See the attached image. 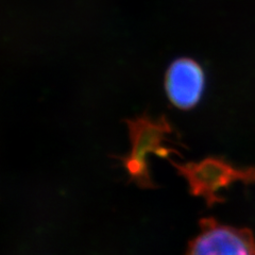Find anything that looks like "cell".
Segmentation results:
<instances>
[{"mask_svg":"<svg viewBox=\"0 0 255 255\" xmlns=\"http://www.w3.org/2000/svg\"><path fill=\"white\" fill-rule=\"evenodd\" d=\"M132 148L130 154L123 158V163L132 180L140 187H152L149 168L148 156L157 154L168 156L172 149L168 147L171 129L164 118L152 119L148 116L128 121Z\"/></svg>","mask_w":255,"mask_h":255,"instance_id":"6da1fadb","label":"cell"},{"mask_svg":"<svg viewBox=\"0 0 255 255\" xmlns=\"http://www.w3.org/2000/svg\"><path fill=\"white\" fill-rule=\"evenodd\" d=\"M184 177L191 191L196 196L206 199L207 202L220 201L218 191L234 181L254 182L253 169H238L231 164L217 158H207L199 163L174 164Z\"/></svg>","mask_w":255,"mask_h":255,"instance_id":"7a4b0ae2","label":"cell"},{"mask_svg":"<svg viewBox=\"0 0 255 255\" xmlns=\"http://www.w3.org/2000/svg\"><path fill=\"white\" fill-rule=\"evenodd\" d=\"M186 255H255V238L248 229L204 219Z\"/></svg>","mask_w":255,"mask_h":255,"instance_id":"3957f363","label":"cell"},{"mask_svg":"<svg viewBox=\"0 0 255 255\" xmlns=\"http://www.w3.org/2000/svg\"><path fill=\"white\" fill-rule=\"evenodd\" d=\"M204 83L203 70L198 63L190 59H179L167 71L165 89L173 106L189 110L200 101Z\"/></svg>","mask_w":255,"mask_h":255,"instance_id":"277c9868","label":"cell"}]
</instances>
